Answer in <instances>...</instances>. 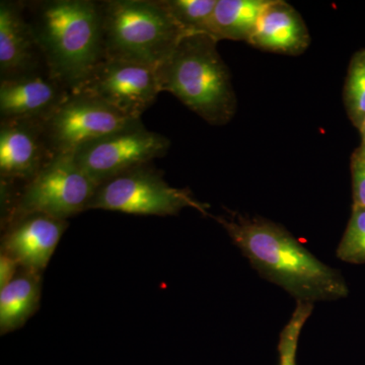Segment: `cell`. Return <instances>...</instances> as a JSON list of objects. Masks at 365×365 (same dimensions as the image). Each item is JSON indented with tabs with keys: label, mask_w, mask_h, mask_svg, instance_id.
I'll list each match as a JSON object with an SVG mask.
<instances>
[{
	"label": "cell",
	"mask_w": 365,
	"mask_h": 365,
	"mask_svg": "<svg viewBox=\"0 0 365 365\" xmlns=\"http://www.w3.org/2000/svg\"><path fill=\"white\" fill-rule=\"evenodd\" d=\"M216 220L252 267L297 302L314 304L347 297L349 290L340 272L319 261L282 225L237 213Z\"/></svg>",
	"instance_id": "6da1fadb"
},
{
	"label": "cell",
	"mask_w": 365,
	"mask_h": 365,
	"mask_svg": "<svg viewBox=\"0 0 365 365\" xmlns=\"http://www.w3.org/2000/svg\"><path fill=\"white\" fill-rule=\"evenodd\" d=\"M25 11L48 71L76 91L104 59L98 1L25 2Z\"/></svg>",
	"instance_id": "7a4b0ae2"
},
{
	"label": "cell",
	"mask_w": 365,
	"mask_h": 365,
	"mask_svg": "<svg viewBox=\"0 0 365 365\" xmlns=\"http://www.w3.org/2000/svg\"><path fill=\"white\" fill-rule=\"evenodd\" d=\"M207 34H188L157 68L160 91L213 126H225L237 112V102L230 71Z\"/></svg>",
	"instance_id": "3957f363"
},
{
	"label": "cell",
	"mask_w": 365,
	"mask_h": 365,
	"mask_svg": "<svg viewBox=\"0 0 365 365\" xmlns=\"http://www.w3.org/2000/svg\"><path fill=\"white\" fill-rule=\"evenodd\" d=\"M98 6L104 59L158 68L186 35L158 0H104Z\"/></svg>",
	"instance_id": "277c9868"
},
{
	"label": "cell",
	"mask_w": 365,
	"mask_h": 365,
	"mask_svg": "<svg viewBox=\"0 0 365 365\" xmlns=\"http://www.w3.org/2000/svg\"><path fill=\"white\" fill-rule=\"evenodd\" d=\"M98 187L73 155H55L24 185L11 208L9 222L31 213L67 220L90 209Z\"/></svg>",
	"instance_id": "5b68a950"
},
{
	"label": "cell",
	"mask_w": 365,
	"mask_h": 365,
	"mask_svg": "<svg viewBox=\"0 0 365 365\" xmlns=\"http://www.w3.org/2000/svg\"><path fill=\"white\" fill-rule=\"evenodd\" d=\"M185 208L206 215L207 205L197 201L189 190L170 186L150 163L98 185L90 205V209L155 216L177 215Z\"/></svg>",
	"instance_id": "8992f818"
},
{
	"label": "cell",
	"mask_w": 365,
	"mask_h": 365,
	"mask_svg": "<svg viewBox=\"0 0 365 365\" xmlns=\"http://www.w3.org/2000/svg\"><path fill=\"white\" fill-rule=\"evenodd\" d=\"M42 122L43 132L53 157L72 155L83 144L139 123L103 101L71 91L61 104Z\"/></svg>",
	"instance_id": "52a82bcc"
},
{
	"label": "cell",
	"mask_w": 365,
	"mask_h": 365,
	"mask_svg": "<svg viewBox=\"0 0 365 365\" xmlns=\"http://www.w3.org/2000/svg\"><path fill=\"white\" fill-rule=\"evenodd\" d=\"M170 141L167 137L145 128L143 121L102 138L83 144L72 153L86 174L98 185L150 165L167 155Z\"/></svg>",
	"instance_id": "ba28073f"
},
{
	"label": "cell",
	"mask_w": 365,
	"mask_h": 365,
	"mask_svg": "<svg viewBox=\"0 0 365 365\" xmlns=\"http://www.w3.org/2000/svg\"><path fill=\"white\" fill-rule=\"evenodd\" d=\"M73 91L93 96L133 119H141L162 93L157 68L108 59L103 60Z\"/></svg>",
	"instance_id": "9c48e42d"
},
{
	"label": "cell",
	"mask_w": 365,
	"mask_h": 365,
	"mask_svg": "<svg viewBox=\"0 0 365 365\" xmlns=\"http://www.w3.org/2000/svg\"><path fill=\"white\" fill-rule=\"evenodd\" d=\"M41 120L13 119L0 122L1 187L26 184L52 160Z\"/></svg>",
	"instance_id": "30bf717a"
},
{
	"label": "cell",
	"mask_w": 365,
	"mask_h": 365,
	"mask_svg": "<svg viewBox=\"0 0 365 365\" xmlns=\"http://www.w3.org/2000/svg\"><path fill=\"white\" fill-rule=\"evenodd\" d=\"M47 67L0 79V120H43L71 93Z\"/></svg>",
	"instance_id": "8fae6325"
},
{
	"label": "cell",
	"mask_w": 365,
	"mask_h": 365,
	"mask_svg": "<svg viewBox=\"0 0 365 365\" xmlns=\"http://www.w3.org/2000/svg\"><path fill=\"white\" fill-rule=\"evenodd\" d=\"M9 222L2 241V252L18 262L21 269L42 273L51 260L68 222L31 213Z\"/></svg>",
	"instance_id": "7c38bea8"
},
{
	"label": "cell",
	"mask_w": 365,
	"mask_h": 365,
	"mask_svg": "<svg viewBox=\"0 0 365 365\" xmlns=\"http://www.w3.org/2000/svg\"><path fill=\"white\" fill-rule=\"evenodd\" d=\"M42 53L30 24L25 2L0 1V79L45 68Z\"/></svg>",
	"instance_id": "4fadbf2b"
},
{
	"label": "cell",
	"mask_w": 365,
	"mask_h": 365,
	"mask_svg": "<svg viewBox=\"0 0 365 365\" xmlns=\"http://www.w3.org/2000/svg\"><path fill=\"white\" fill-rule=\"evenodd\" d=\"M249 44L277 54H302L311 36L304 19L294 6L283 0H272L262 14Z\"/></svg>",
	"instance_id": "5bb4252c"
},
{
	"label": "cell",
	"mask_w": 365,
	"mask_h": 365,
	"mask_svg": "<svg viewBox=\"0 0 365 365\" xmlns=\"http://www.w3.org/2000/svg\"><path fill=\"white\" fill-rule=\"evenodd\" d=\"M40 274L21 269L6 287L0 288V331L13 332L25 325L39 307Z\"/></svg>",
	"instance_id": "9a60e30c"
},
{
	"label": "cell",
	"mask_w": 365,
	"mask_h": 365,
	"mask_svg": "<svg viewBox=\"0 0 365 365\" xmlns=\"http://www.w3.org/2000/svg\"><path fill=\"white\" fill-rule=\"evenodd\" d=\"M272 0H217L209 35L215 40L249 43L262 14Z\"/></svg>",
	"instance_id": "2e32d148"
},
{
	"label": "cell",
	"mask_w": 365,
	"mask_h": 365,
	"mask_svg": "<svg viewBox=\"0 0 365 365\" xmlns=\"http://www.w3.org/2000/svg\"><path fill=\"white\" fill-rule=\"evenodd\" d=\"M170 18L188 34H207L217 0H158Z\"/></svg>",
	"instance_id": "e0dca14e"
},
{
	"label": "cell",
	"mask_w": 365,
	"mask_h": 365,
	"mask_svg": "<svg viewBox=\"0 0 365 365\" xmlns=\"http://www.w3.org/2000/svg\"><path fill=\"white\" fill-rule=\"evenodd\" d=\"M343 101L348 118L359 129L365 121V48L355 52L350 59Z\"/></svg>",
	"instance_id": "ac0fdd59"
},
{
	"label": "cell",
	"mask_w": 365,
	"mask_h": 365,
	"mask_svg": "<svg viewBox=\"0 0 365 365\" xmlns=\"http://www.w3.org/2000/svg\"><path fill=\"white\" fill-rule=\"evenodd\" d=\"M338 259L346 263L365 265V207L352 206L351 215L338 245Z\"/></svg>",
	"instance_id": "d6986e66"
},
{
	"label": "cell",
	"mask_w": 365,
	"mask_h": 365,
	"mask_svg": "<svg viewBox=\"0 0 365 365\" xmlns=\"http://www.w3.org/2000/svg\"><path fill=\"white\" fill-rule=\"evenodd\" d=\"M314 304L297 302L292 318L280 333L278 352L279 365H297V353L302 328L313 313Z\"/></svg>",
	"instance_id": "ffe728a7"
},
{
	"label": "cell",
	"mask_w": 365,
	"mask_h": 365,
	"mask_svg": "<svg viewBox=\"0 0 365 365\" xmlns=\"http://www.w3.org/2000/svg\"><path fill=\"white\" fill-rule=\"evenodd\" d=\"M352 179V206L365 207V145L360 144L350 158Z\"/></svg>",
	"instance_id": "44dd1931"
},
{
	"label": "cell",
	"mask_w": 365,
	"mask_h": 365,
	"mask_svg": "<svg viewBox=\"0 0 365 365\" xmlns=\"http://www.w3.org/2000/svg\"><path fill=\"white\" fill-rule=\"evenodd\" d=\"M19 267L20 265L18 262L2 252L0 256V288L6 287L16 278L19 273Z\"/></svg>",
	"instance_id": "7402d4cb"
},
{
	"label": "cell",
	"mask_w": 365,
	"mask_h": 365,
	"mask_svg": "<svg viewBox=\"0 0 365 365\" xmlns=\"http://www.w3.org/2000/svg\"><path fill=\"white\" fill-rule=\"evenodd\" d=\"M360 137H361V144L365 145V121L359 128Z\"/></svg>",
	"instance_id": "603a6c76"
}]
</instances>
